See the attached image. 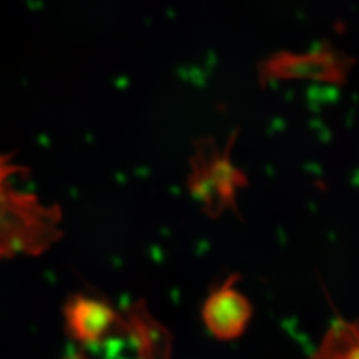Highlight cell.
I'll use <instances>...</instances> for the list:
<instances>
[{
	"label": "cell",
	"instance_id": "obj_1",
	"mask_svg": "<svg viewBox=\"0 0 359 359\" xmlns=\"http://www.w3.org/2000/svg\"><path fill=\"white\" fill-rule=\"evenodd\" d=\"M235 137L237 130L223 147L212 137H201L194 142V153L190 154L189 190L212 217L226 210L238 212L237 192L249 183L245 172L232 162Z\"/></svg>",
	"mask_w": 359,
	"mask_h": 359
},
{
	"label": "cell",
	"instance_id": "obj_2",
	"mask_svg": "<svg viewBox=\"0 0 359 359\" xmlns=\"http://www.w3.org/2000/svg\"><path fill=\"white\" fill-rule=\"evenodd\" d=\"M353 63L352 55L335 48L330 42H320L307 51L278 50L271 53L257 63V76L262 84L285 78L344 83Z\"/></svg>",
	"mask_w": 359,
	"mask_h": 359
},
{
	"label": "cell",
	"instance_id": "obj_3",
	"mask_svg": "<svg viewBox=\"0 0 359 359\" xmlns=\"http://www.w3.org/2000/svg\"><path fill=\"white\" fill-rule=\"evenodd\" d=\"M238 273L229 274L222 283L212 286L202 307V319L210 332L222 340L238 337L252 316V304L241 290L235 287Z\"/></svg>",
	"mask_w": 359,
	"mask_h": 359
},
{
	"label": "cell",
	"instance_id": "obj_4",
	"mask_svg": "<svg viewBox=\"0 0 359 359\" xmlns=\"http://www.w3.org/2000/svg\"><path fill=\"white\" fill-rule=\"evenodd\" d=\"M65 318L72 339L83 344L100 343L125 322L105 299L87 295H76L67 302Z\"/></svg>",
	"mask_w": 359,
	"mask_h": 359
},
{
	"label": "cell",
	"instance_id": "obj_5",
	"mask_svg": "<svg viewBox=\"0 0 359 359\" xmlns=\"http://www.w3.org/2000/svg\"><path fill=\"white\" fill-rule=\"evenodd\" d=\"M9 174H11V168L6 166L2 157H0V201L4 199V184H5V178Z\"/></svg>",
	"mask_w": 359,
	"mask_h": 359
},
{
	"label": "cell",
	"instance_id": "obj_6",
	"mask_svg": "<svg viewBox=\"0 0 359 359\" xmlns=\"http://www.w3.org/2000/svg\"><path fill=\"white\" fill-rule=\"evenodd\" d=\"M65 359H90V358H87V356H84V355H81V353H76V355L67 356V358H65Z\"/></svg>",
	"mask_w": 359,
	"mask_h": 359
}]
</instances>
